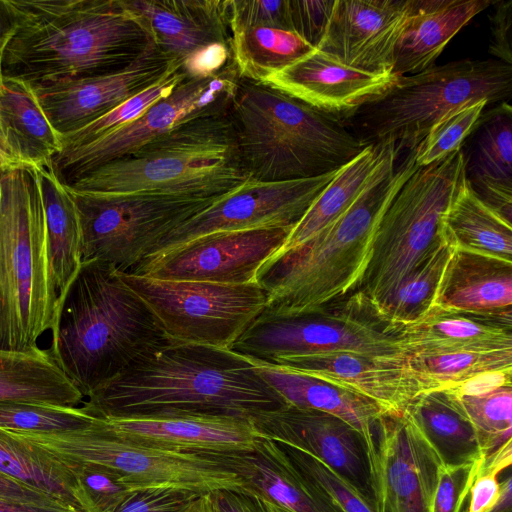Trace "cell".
Instances as JSON below:
<instances>
[{"instance_id":"6da1fadb","label":"cell","mask_w":512,"mask_h":512,"mask_svg":"<svg viewBox=\"0 0 512 512\" xmlns=\"http://www.w3.org/2000/svg\"><path fill=\"white\" fill-rule=\"evenodd\" d=\"M82 404L96 417L202 413L246 419L286 405L250 359L230 349L175 341Z\"/></svg>"},{"instance_id":"7a4b0ae2","label":"cell","mask_w":512,"mask_h":512,"mask_svg":"<svg viewBox=\"0 0 512 512\" xmlns=\"http://www.w3.org/2000/svg\"><path fill=\"white\" fill-rule=\"evenodd\" d=\"M16 30L2 77L37 86L113 73L153 42L122 0H10Z\"/></svg>"},{"instance_id":"3957f363","label":"cell","mask_w":512,"mask_h":512,"mask_svg":"<svg viewBox=\"0 0 512 512\" xmlns=\"http://www.w3.org/2000/svg\"><path fill=\"white\" fill-rule=\"evenodd\" d=\"M50 330V356L84 397L172 342L119 270L97 259L58 296Z\"/></svg>"},{"instance_id":"277c9868","label":"cell","mask_w":512,"mask_h":512,"mask_svg":"<svg viewBox=\"0 0 512 512\" xmlns=\"http://www.w3.org/2000/svg\"><path fill=\"white\" fill-rule=\"evenodd\" d=\"M401 151L391 142L362 192L336 221L261 266L256 283L267 293L265 310L280 315L309 313L356 291L382 216L418 169L416 148L398 162Z\"/></svg>"},{"instance_id":"5b68a950","label":"cell","mask_w":512,"mask_h":512,"mask_svg":"<svg viewBox=\"0 0 512 512\" xmlns=\"http://www.w3.org/2000/svg\"><path fill=\"white\" fill-rule=\"evenodd\" d=\"M227 113L241 162L256 182L318 177L369 145L338 117L263 82L239 77Z\"/></svg>"},{"instance_id":"8992f818","label":"cell","mask_w":512,"mask_h":512,"mask_svg":"<svg viewBox=\"0 0 512 512\" xmlns=\"http://www.w3.org/2000/svg\"><path fill=\"white\" fill-rule=\"evenodd\" d=\"M227 110L187 119L64 186L86 195L229 194L251 179L241 162Z\"/></svg>"},{"instance_id":"52a82bcc","label":"cell","mask_w":512,"mask_h":512,"mask_svg":"<svg viewBox=\"0 0 512 512\" xmlns=\"http://www.w3.org/2000/svg\"><path fill=\"white\" fill-rule=\"evenodd\" d=\"M36 169L0 171V349L27 351L51 328L57 303Z\"/></svg>"},{"instance_id":"ba28073f","label":"cell","mask_w":512,"mask_h":512,"mask_svg":"<svg viewBox=\"0 0 512 512\" xmlns=\"http://www.w3.org/2000/svg\"><path fill=\"white\" fill-rule=\"evenodd\" d=\"M511 96L512 65L494 58L463 59L398 76L388 90L348 118L367 144L392 141L410 151L448 112L482 100L507 102Z\"/></svg>"},{"instance_id":"9c48e42d","label":"cell","mask_w":512,"mask_h":512,"mask_svg":"<svg viewBox=\"0 0 512 512\" xmlns=\"http://www.w3.org/2000/svg\"><path fill=\"white\" fill-rule=\"evenodd\" d=\"M3 430L28 450L61 468L104 467L122 475L136 489L168 487L198 494L224 489L249 495L231 454L179 452L142 445L105 431L95 416L89 426L65 432Z\"/></svg>"},{"instance_id":"30bf717a","label":"cell","mask_w":512,"mask_h":512,"mask_svg":"<svg viewBox=\"0 0 512 512\" xmlns=\"http://www.w3.org/2000/svg\"><path fill=\"white\" fill-rule=\"evenodd\" d=\"M465 178L462 148L418 167L382 216L353 294L374 310L413 267L446 241L443 219Z\"/></svg>"},{"instance_id":"8fae6325","label":"cell","mask_w":512,"mask_h":512,"mask_svg":"<svg viewBox=\"0 0 512 512\" xmlns=\"http://www.w3.org/2000/svg\"><path fill=\"white\" fill-rule=\"evenodd\" d=\"M229 349L267 364L337 351L407 357L398 330L355 294L303 314L280 315L264 309Z\"/></svg>"},{"instance_id":"7c38bea8","label":"cell","mask_w":512,"mask_h":512,"mask_svg":"<svg viewBox=\"0 0 512 512\" xmlns=\"http://www.w3.org/2000/svg\"><path fill=\"white\" fill-rule=\"evenodd\" d=\"M71 193L80 219L82 261L102 260L126 273L170 231L228 195Z\"/></svg>"},{"instance_id":"4fadbf2b","label":"cell","mask_w":512,"mask_h":512,"mask_svg":"<svg viewBox=\"0 0 512 512\" xmlns=\"http://www.w3.org/2000/svg\"><path fill=\"white\" fill-rule=\"evenodd\" d=\"M119 272L175 342L229 349L264 310L268 299L257 283L173 281Z\"/></svg>"},{"instance_id":"5bb4252c","label":"cell","mask_w":512,"mask_h":512,"mask_svg":"<svg viewBox=\"0 0 512 512\" xmlns=\"http://www.w3.org/2000/svg\"><path fill=\"white\" fill-rule=\"evenodd\" d=\"M238 79L234 64L214 77L186 76L168 96L154 103L132 122L91 143L60 151L51 160L56 177L67 185L106 163L134 152L187 119L227 109Z\"/></svg>"},{"instance_id":"9a60e30c","label":"cell","mask_w":512,"mask_h":512,"mask_svg":"<svg viewBox=\"0 0 512 512\" xmlns=\"http://www.w3.org/2000/svg\"><path fill=\"white\" fill-rule=\"evenodd\" d=\"M291 230L259 228L206 234L145 258L130 273L173 281L256 283L259 269L280 251Z\"/></svg>"},{"instance_id":"2e32d148","label":"cell","mask_w":512,"mask_h":512,"mask_svg":"<svg viewBox=\"0 0 512 512\" xmlns=\"http://www.w3.org/2000/svg\"><path fill=\"white\" fill-rule=\"evenodd\" d=\"M338 170L299 180H250L170 231L145 258L214 232L259 228L293 229Z\"/></svg>"},{"instance_id":"e0dca14e","label":"cell","mask_w":512,"mask_h":512,"mask_svg":"<svg viewBox=\"0 0 512 512\" xmlns=\"http://www.w3.org/2000/svg\"><path fill=\"white\" fill-rule=\"evenodd\" d=\"M368 461L375 512H430L442 461L407 412L379 419Z\"/></svg>"},{"instance_id":"ac0fdd59","label":"cell","mask_w":512,"mask_h":512,"mask_svg":"<svg viewBox=\"0 0 512 512\" xmlns=\"http://www.w3.org/2000/svg\"><path fill=\"white\" fill-rule=\"evenodd\" d=\"M182 63L154 44L130 66L108 74L31 86L53 128L63 137L147 89Z\"/></svg>"},{"instance_id":"d6986e66","label":"cell","mask_w":512,"mask_h":512,"mask_svg":"<svg viewBox=\"0 0 512 512\" xmlns=\"http://www.w3.org/2000/svg\"><path fill=\"white\" fill-rule=\"evenodd\" d=\"M412 0H334L316 49L347 66L393 74Z\"/></svg>"},{"instance_id":"ffe728a7","label":"cell","mask_w":512,"mask_h":512,"mask_svg":"<svg viewBox=\"0 0 512 512\" xmlns=\"http://www.w3.org/2000/svg\"><path fill=\"white\" fill-rule=\"evenodd\" d=\"M250 420L262 436L314 456L371 500L367 444L341 418L285 405Z\"/></svg>"},{"instance_id":"44dd1931","label":"cell","mask_w":512,"mask_h":512,"mask_svg":"<svg viewBox=\"0 0 512 512\" xmlns=\"http://www.w3.org/2000/svg\"><path fill=\"white\" fill-rule=\"evenodd\" d=\"M365 397L386 414H403L429 384L408 357L337 351L291 357L272 363Z\"/></svg>"},{"instance_id":"7402d4cb","label":"cell","mask_w":512,"mask_h":512,"mask_svg":"<svg viewBox=\"0 0 512 512\" xmlns=\"http://www.w3.org/2000/svg\"><path fill=\"white\" fill-rule=\"evenodd\" d=\"M96 421L114 436L179 452L218 455L247 452L261 438L250 419L227 415L166 413L96 417Z\"/></svg>"},{"instance_id":"603a6c76","label":"cell","mask_w":512,"mask_h":512,"mask_svg":"<svg viewBox=\"0 0 512 512\" xmlns=\"http://www.w3.org/2000/svg\"><path fill=\"white\" fill-rule=\"evenodd\" d=\"M394 74H372L316 49L263 83L323 112L348 118L394 84Z\"/></svg>"},{"instance_id":"cb8c5ba5","label":"cell","mask_w":512,"mask_h":512,"mask_svg":"<svg viewBox=\"0 0 512 512\" xmlns=\"http://www.w3.org/2000/svg\"><path fill=\"white\" fill-rule=\"evenodd\" d=\"M153 44L181 63L212 44L230 46V0H122Z\"/></svg>"},{"instance_id":"d4e9b609","label":"cell","mask_w":512,"mask_h":512,"mask_svg":"<svg viewBox=\"0 0 512 512\" xmlns=\"http://www.w3.org/2000/svg\"><path fill=\"white\" fill-rule=\"evenodd\" d=\"M408 358L512 349V309L470 311L434 306L419 320L398 327Z\"/></svg>"},{"instance_id":"484cf974","label":"cell","mask_w":512,"mask_h":512,"mask_svg":"<svg viewBox=\"0 0 512 512\" xmlns=\"http://www.w3.org/2000/svg\"><path fill=\"white\" fill-rule=\"evenodd\" d=\"M62 150L32 87L21 80L0 79V152L11 166L38 168Z\"/></svg>"},{"instance_id":"4316f807","label":"cell","mask_w":512,"mask_h":512,"mask_svg":"<svg viewBox=\"0 0 512 512\" xmlns=\"http://www.w3.org/2000/svg\"><path fill=\"white\" fill-rule=\"evenodd\" d=\"M249 495L287 512H337L278 442L261 435L251 451L231 454Z\"/></svg>"},{"instance_id":"83f0119b","label":"cell","mask_w":512,"mask_h":512,"mask_svg":"<svg viewBox=\"0 0 512 512\" xmlns=\"http://www.w3.org/2000/svg\"><path fill=\"white\" fill-rule=\"evenodd\" d=\"M496 0H412L395 51L393 74L406 76L434 65L448 42Z\"/></svg>"},{"instance_id":"f1b7e54d","label":"cell","mask_w":512,"mask_h":512,"mask_svg":"<svg viewBox=\"0 0 512 512\" xmlns=\"http://www.w3.org/2000/svg\"><path fill=\"white\" fill-rule=\"evenodd\" d=\"M465 159V175L473 191L511 223L512 108L500 103L482 114Z\"/></svg>"},{"instance_id":"f546056e","label":"cell","mask_w":512,"mask_h":512,"mask_svg":"<svg viewBox=\"0 0 512 512\" xmlns=\"http://www.w3.org/2000/svg\"><path fill=\"white\" fill-rule=\"evenodd\" d=\"M254 363L259 375L286 405L319 410L341 418L363 436L368 453L373 449L378 421L386 414L376 403L302 373L272 364Z\"/></svg>"},{"instance_id":"4dcf8cb0","label":"cell","mask_w":512,"mask_h":512,"mask_svg":"<svg viewBox=\"0 0 512 512\" xmlns=\"http://www.w3.org/2000/svg\"><path fill=\"white\" fill-rule=\"evenodd\" d=\"M435 306L470 311L512 308V262L455 249Z\"/></svg>"},{"instance_id":"1f68e13d","label":"cell","mask_w":512,"mask_h":512,"mask_svg":"<svg viewBox=\"0 0 512 512\" xmlns=\"http://www.w3.org/2000/svg\"><path fill=\"white\" fill-rule=\"evenodd\" d=\"M84 395L56 365L49 352L0 349V402L78 407Z\"/></svg>"},{"instance_id":"d6a6232c","label":"cell","mask_w":512,"mask_h":512,"mask_svg":"<svg viewBox=\"0 0 512 512\" xmlns=\"http://www.w3.org/2000/svg\"><path fill=\"white\" fill-rule=\"evenodd\" d=\"M35 169L44 211L49 267L59 296L82 263L79 213L72 193L58 180L51 163Z\"/></svg>"},{"instance_id":"836d02e7","label":"cell","mask_w":512,"mask_h":512,"mask_svg":"<svg viewBox=\"0 0 512 512\" xmlns=\"http://www.w3.org/2000/svg\"><path fill=\"white\" fill-rule=\"evenodd\" d=\"M391 142L369 144L342 166L290 231L278 253L303 244L336 221L362 192Z\"/></svg>"},{"instance_id":"e575fe53","label":"cell","mask_w":512,"mask_h":512,"mask_svg":"<svg viewBox=\"0 0 512 512\" xmlns=\"http://www.w3.org/2000/svg\"><path fill=\"white\" fill-rule=\"evenodd\" d=\"M457 249L512 262V223L483 202L465 178L443 219Z\"/></svg>"},{"instance_id":"d590c367","label":"cell","mask_w":512,"mask_h":512,"mask_svg":"<svg viewBox=\"0 0 512 512\" xmlns=\"http://www.w3.org/2000/svg\"><path fill=\"white\" fill-rule=\"evenodd\" d=\"M406 412L435 449L442 463L471 464L485 456L471 422L446 390H432L422 394Z\"/></svg>"},{"instance_id":"8d00e7d4","label":"cell","mask_w":512,"mask_h":512,"mask_svg":"<svg viewBox=\"0 0 512 512\" xmlns=\"http://www.w3.org/2000/svg\"><path fill=\"white\" fill-rule=\"evenodd\" d=\"M230 48L238 76L257 82L316 50L296 33L270 26L232 28Z\"/></svg>"},{"instance_id":"74e56055","label":"cell","mask_w":512,"mask_h":512,"mask_svg":"<svg viewBox=\"0 0 512 512\" xmlns=\"http://www.w3.org/2000/svg\"><path fill=\"white\" fill-rule=\"evenodd\" d=\"M455 249L446 240L413 267L394 291L374 309L378 317L396 328L426 315L435 306Z\"/></svg>"},{"instance_id":"f35d334b","label":"cell","mask_w":512,"mask_h":512,"mask_svg":"<svg viewBox=\"0 0 512 512\" xmlns=\"http://www.w3.org/2000/svg\"><path fill=\"white\" fill-rule=\"evenodd\" d=\"M0 472L81 512H96L77 480L69 472L28 450L1 428Z\"/></svg>"},{"instance_id":"ab89813d","label":"cell","mask_w":512,"mask_h":512,"mask_svg":"<svg viewBox=\"0 0 512 512\" xmlns=\"http://www.w3.org/2000/svg\"><path fill=\"white\" fill-rule=\"evenodd\" d=\"M409 359L431 391L446 390L477 375L512 368V349L464 351Z\"/></svg>"},{"instance_id":"60d3db41","label":"cell","mask_w":512,"mask_h":512,"mask_svg":"<svg viewBox=\"0 0 512 512\" xmlns=\"http://www.w3.org/2000/svg\"><path fill=\"white\" fill-rule=\"evenodd\" d=\"M447 392L471 422L485 456L511 440L512 385L473 396Z\"/></svg>"},{"instance_id":"b9f144b4","label":"cell","mask_w":512,"mask_h":512,"mask_svg":"<svg viewBox=\"0 0 512 512\" xmlns=\"http://www.w3.org/2000/svg\"><path fill=\"white\" fill-rule=\"evenodd\" d=\"M186 77L181 66L171 70L159 81L127 99L98 119L62 138V150L91 143L132 122L160 99L168 96ZM61 150V151H62Z\"/></svg>"},{"instance_id":"7bdbcfd3","label":"cell","mask_w":512,"mask_h":512,"mask_svg":"<svg viewBox=\"0 0 512 512\" xmlns=\"http://www.w3.org/2000/svg\"><path fill=\"white\" fill-rule=\"evenodd\" d=\"M94 416L81 407L28 402H0V428L23 432L53 433L84 428Z\"/></svg>"},{"instance_id":"ee69618b","label":"cell","mask_w":512,"mask_h":512,"mask_svg":"<svg viewBox=\"0 0 512 512\" xmlns=\"http://www.w3.org/2000/svg\"><path fill=\"white\" fill-rule=\"evenodd\" d=\"M489 105L487 100L470 103L445 114L416 147V164L423 167L461 149Z\"/></svg>"},{"instance_id":"f6af8a7d","label":"cell","mask_w":512,"mask_h":512,"mask_svg":"<svg viewBox=\"0 0 512 512\" xmlns=\"http://www.w3.org/2000/svg\"><path fill=\"white\" fill-rule=\"evenodd\" d=\"M281 446L301 473L337 512H375L370 499L320 460L299 449L284 444Z\"/></svg>"},{"instance_id":"bcb514c9","label":"cell","mask_w":512,"mask_h":512,"mask_svg":"<svg viewBox=\"0 0 512 512\" xmlns=\"http://www.w3.org/2000/svg\"><path fill=\"white\" fill-rule=\"evenodd\" d=\"M81 486L96 512H112L131 492L138 490L122 475L100 466L62 467Z\"/></svg>"},{"instance_id":"7dc6e473","label":"cell","mask_w":512,"mask_h":512,"mask_svg":"<svg viewBox=\"0 0 512 512\" xmlns=\"http://www.w3.org/2000/svg\"><path fill=\"white\" fill-rule=\"evenodd\" d=\"M482 458L471 464L441 463L430 512H465L473 480Z\"/></svg>"},{"instance_id":"c3c4849f","label":"cell","mask_w":512,"mask_h":512,"mask_svg":"<svg viewBox=\"0 0 512 512\" xmlns=\"http://www.w3.org/2000/svg\"><path fill=\"white\" fill-rule=\"evenodd\" d=\"M231 29L270 26L291 31L289 0H230Z\"/></svg>"},{"instance_id":"681fc988","label":"cell","mask_w":512,"mask_h":512,"mask_svg":"<svg viewBox=\"0 0 512 512\" xmlns=\"http://www.w3.org/2000/svg\"><path fill=\"white\" fill-rule=\"evenodd\" d=\"M199 495L202 494L168 487L138 489L112 512H181Z\"/></svg>"},{"instance_id":"f907efd6","label":"cell","mask_w":512,"mask_h":512,"mask_svg":"<svg viewBox=\"0 0 512 512\" xmlns=\"http://www.w3.org/2000/svg\"><path fill=\"white\" fill-rule=\"evenodd\" d=\"M333 4L334 0H289L291 31L316 48Z\"/></svg>"},{"instance_id":"816d5d0a","label":"cell","mask_w":512,"mask_h":512,"mask_svg":"<svg viewBox=\"0 0 512 512\" xmlns=\"http://www.w3.org/2000/svg\"><path fill=\"white\" fill-rule=\"evenodd\" d=\"M233 64L229 45H209L182 62L181 69L187 77L209 78L223 73Z\"/></svg>"},{"instance_id":"f5cc1de1","label":"cell","mask_w":512,"mask_h":512,"mask_svg":"<svg viewBox=\"0 0 512 512\" xmlns=\"http://www.w3.org/2000/svg\"><path fill=\"white\" fill-rule=\"evenodd\" d=\"M491 15V42L489 53L496 60L512 65L511 29L512 0H496Z\"/></svg>"},{"instance_id":"db71d44e","label":"cell","mask_w":512,"mask_h":512,"mask_svg":"<svg viewBox=\"0 0 512 512\" xmlns=\"http://www.w3.org/2000/svg\"><path fill=\"white\" fill-rule=\"evenodd\" d=\"M499 473L483 466L481 460L470 489L469 502L465 512H492L494 510L500 498V482L497 478Z\"/></svg>"},{"instance_id":"11a10c76","label":"cell","mask_w":512,"mask_h":512,"mask_svg":"<svg viewBox=\"0 0 512 512\" xmlns=\"http://www.w3.org/2000/svg\"><path fill=\"white\" fill-rule=\"evenodd\" d=\"M0 499L31 505L74 509L57 498L0 472ZM81 512V511H79Z\"/></svg>"},{"instance_id":"9f6ffc18","label":"cell","mask_w":512,"mask_h":512,"mask_svg":"<svg viewBox=\"0 0 512 512\" xmlns=\"http://www.w3.org/2000/svg\"><path fill=\"white\" fill-rule=\"evenodd\" d=\"M510 385H512V368L480 374L446 390L458 395L473 396Z\"/></svg>"},{"instance_id":"6f0895ef","label":"cell","mask_w":512,"mask_h":512,"mask_svg":"<svg viewBox=\"0 0 512 512\" xmlns=\"http://www.w3.org/2000/svg\"><path fill=\"white\" fill-rule=\"evenodd\" d=\"M209 498L213 512H265L258 498L237 491L216 490Z\"/></svg>"},{"instance_id":"680465c9","label":"cell","mask_w":512,"mask_h":512,"mask_svg":"<svg viewBox=\"0 0 512 512\" xmlns=\"http://www.w3.org/2000/svg\"><path fill=\"white\" fill-rule=\"evenodd\" d=\"M17 27V17L10 0H0V61Z\"/></svg>"},{"instance_id":"91938a15","label":"cell","mask_w":512,"mask_h":512,"mask_svg":"<svg viewBox=\"0 0 512 512\" xmlns=\"http://www.w3.org/2000/svg\"><path fill=\"white\" fill-rule=\"evenodd\" d=\"M0 512H79L67 508L31 505L0 499Z\"/></svg>"},{"instance_id":"94428289","label":"cell","mask_w":512,"mask_h":512,"mask_svg":"<svg viewBox=\"0 0 512 512\" xmlns=\"http://www.w3.org/2000/svg\"><path fill=\"white\" fill-rule=\"evenodd\" d=\"M181 512H213L209 493L196 497Z\"/></svg>"},{"instance_id":"6125c7cd","label":"cell","mask_w":512,"mask_h":512,"mask_svg":"<svg viewBox=\"0 0 512 512\" xmlns=\"http://www.w3.org/2000/svg\"><path fill=\"white\" fill-rule=\"evenodd\" d=\"M259 500L261 501L265 512H287L284 509L280 508L279 506H277L273 503H270V502L262 500V499H259Z\"/></svg>"},{"instance_id":"be15d7a7","label":"cell","mask_w":512,"mask_h":512,"mask_svg":"<svg viewBox=\"0 0 512 512\" xmlns=\"http://www.w3.org/2000/svg\"><path fill=\"white\" fill-rule=\"evenodd\" d=\"M12 167L4 158L2 153L0 152V171L6 168Z\"/></svg>"},{"instance_id":"e7e4bbea","label":"cell","mask_w":512,"mask_h":512,"mask_svg":"<svg viewBox=\"0 0 512 512\" xmlns=\"http://www.w3.org/2000/svg\"><path fill=\"white\" fill-rule=\"evenodd\" d=\"M0 79H1V74H0Z\"/></svg>"}]
</instances>
